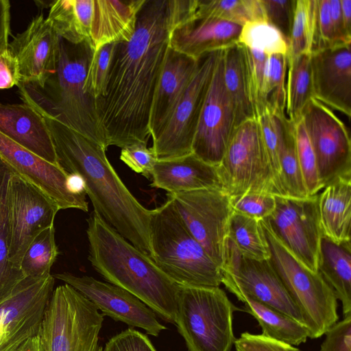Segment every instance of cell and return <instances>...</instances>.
Here are the masks:
<instances>
[{
	"label": "cell",
	"mask_w": 351,
	"mask_h": 351,
	"mask_svg": "<svg viewBox=\"0 0 351 351\" xmlns=\"http://www.w3.org/2000/svg\"><path fill=\"white\" fill-rule=\"evenodd\" d=\"M152 187L167 193L222 188L217 167L193 153L169 160H157L152 173Z\"/></svg>",
	"instance_id": "484cf974"
},
{
	"label": "cell",
	"mask_w": 351,
	"mask_h": 351,
	"mask_svg": "<svg viewBox=\"0 0 351 351\" xmlns=\"http://www.w3.org/2000/svg\"><path fill=\"white\" fill-rule=\"evenodd\" d=\"M287 55L268 56L263 86V100L266 109L285 114Z\"/></svg>",
	"instance_id": "ab89813d"
},
{
	"label": "cell",
	"mask_w": 351,
	"mask_h": 351,
	"mask_svg": "<svg viewBox=\"0 0 351 351\" xmlns=\"http://www.w3.org/2000/svg\"><path fill=\"white\" fill-rule=\"evenodd\" d=\"M241 302L244 304L245 311L257 320L264 337L293 346L309 338L308 327L287 314L249 297Z\"/></svg>",
	"instance_id": "f546056e"
},
{
	"label": "cell",
	"mask_w": 351,
	"mask_h": 351,
	"mask_svg": "<svg viewBox=\"0 0 351 351\" xmlns=\"http://www.w3.org/2000/svg\"><path fill=\"white\" fill-rule=\"evenodd\" d=\"M195 18H213L241 25L265 20L260 0H195L189 19Z\"/></svg>",
	"instance_id": "d6a6232c"
},
{
	"label": "cell",
	"mask_w": 351,
	"mask_h": 351,
	"mask_svg": "<svg viewBox=\"0 0 351 351\" xmlns=\"http://www.w3.org/2000/svg\"><path fill=\"white\" fill-rule=\"evenodd\" d=\"M54 285L52 275L25 278L0 302V351H19L39 333Z\"/></svg>",
	"instance_id": "e0dca14e"
},
{
	"label": "cell",
	"mask_w": 351,
	"mask_h": 351,
	"mask_svg": "<svg viewBox=\"0 0 351 351\" xmlns=\"http://www.w3.org/2000/svg\"><path fill=\"white\" fill-rule=\"evenodd\" d=\"M173 21L171 0H145L131 39L116 43L105 94L96 100L108 146L147 143L152 100Z\"/></svg>",
	"instance_id": "6da1fadb"
},
{
	"label": "cell",
	"mask_w": 351,
	"mask_h": 351,
	"mask_svg": "<svg viewBox=\"0 0 351 351\" xmlns=\"http://www.w3.org/2000/svg\"><path fill=\"white\" fill-rule=\"evenodd\" d=\"M239 310L219 287L180 286L176 326L189 351H231Z\"/></svg>",
	"instance_id": "ba28073f"
},
{
	"label": "cell",
	"mask_w": 351,
	"mask_h": 351,
	"mask_svg": "<svg viewBox=\"0 0 351 351\" xmlns=\"http://www.w3.org/2000/svg\"><path fill=\"white\" fill-rule=\"evenodd\" d=\"M269 250V262L300 310L309 338L322 337L338 319L337 298L321 274L299 261L260 220Z\"/></svg>",
	"instance_id": "52a82bcc"
},
{
	"label": "cell",
	"mask_w": 351,
	"mask_h": 351,
	"mask_svg": "<svg viewBox=\"0 0 351 351\" xmlns=\"http://www.w3.org/2000/svg\"><path fill=\"white\" fill-rule=\"evenodd\" d=\"M252 103L257 117L266 110L263 100V86L268 56L247 47Z\"/></svg>",
	"instance_id": "ee69618b"
},
{
	"label": "cell",
	"mask_w": 351,
	"mask_h": 351,
	"mask_svg": "<svg viewBox=\"0 0 351 351\" xmlns=\"http://www.w3.org/2000/svg\"><path fill=\"white\" fill-rule=\"evenodd\" d=\"M230 197L234 211L258 220L270 216L276 207L275 195L271 194L250 193Z\"/></svg>",
	"instance_id": "7bdbcfd3"
},
{
	"label": "cell",
	"mask_w": 351,
	"mask_h": 351,
	"mask_svg": "<svg viewBox=\"0 0 351 351\" xmlns=\"http://www.w3.org/2000/svg\"><path fill=\"white\" fill-rule=\"evenodd\" d=\"M217 169L222 188L230 197L250 193L278 195L256 118L234 129Z\"/></svg>",
	"instance_id": "30bf717a"
},
{
	"label": "cell",
	"mask_w": 351,
	"mask_h": 351,
	"mask_svg": "<svg viewBox=\"0 0 351 351\" xmlns=\"http://www.w3.org/2000/svg\"><path fill=\"white\" fill-rule=\"evenodd\" d=\"M222 51L202 110L192 147L195 155L215 167L220 164L236 128L234 108L223 81Z\"/></svg>",
	"instance_id": "ac0fdd59"
},
{
	"label": "cell",
	"mask_w": 351,
	"mask_h": 351,
	"mask_svg": "<svg viewBox=\"0 0 351 351\" xmlns=\"http://www.w3.org/2000/svg\"><path fill=\"white\" fill-rule=\"evenodd\" d=\"M328 2L337 45L351 44V35L344 26L340 0H328Z\"/></svg>",
	"instance_id": "f5cc1de1"
},
{
	"label": "cell",
	"mask_w": 351,
	"mask_h": 351,
	"mask_svg": "<svg viewBox=\"0 0 351 351\" xmlns=\"http://www.w3.org/2000/svg\"><path fill=\"white\" fill-rule=\"evenodd\" d=\"M104 351H156L147 335L128 328L110 338Z\"/></svg>",
	"instance_id": "c3c4849f"
},
{
	"label": "cell",
	"mask_w": 351,
	"mask_h": 351,
	"mask_svg": "<svg viewBox=\"0 0 351 351\" xmlns=\"http://www.w3.org/2000/svg\"><path fill=\"white\" fill-rule=\"evenodd\" d=\"M336 45H338L335 38L328 0H316L315 25L311 53Z\"/></svg>",
	"instance_id": "7dc6e473"
},
{
	"label": "cell",
	"mask_w": 351,
	"mask_h": 351,
	"mask_svg": "<svg viewBox=\"0 0 351 351\" xmlns=\"http://www.w3.org/2000/svg\"><path fill=\"white\" fill-rule=\"evenodd\" d=\"M313 97L311 54L287 56L285 114L293 123L301 119L307 103Z\"/></svg>",
	"instance_id": "1f68e13d"
},
{
	"label": "cell",
	"mask_w": 351,
	"mask_h": 351,
	"mask_svg": "<svg viewBox=\"0 0 351 351\" xmlns=\"http://www.w3.org/2000/svg\"><path fill=\"white\" fill-rule=\"evenodd\" d=\"M145 0H56L47 20L58 35L72 44L86 43L93 51L131 39Z\"/></svg>",
	"instance_id": "8992f818"
},
{
	"label": "cell",
	"mask_w": 351,
	"mask_h": 351,
	"mask_svg": "<svg viewBox=\"0 0 351 351\" xmlns=\"http://www.w3.org/2000/svg\"><path fill=\"white\" fill-rule=\"evenodd\" d=\"M238 43L267 56L287 55L289 52L287 39L274 26L263 19L246 22L242 26Z\"/></svg>",
	"instance_id": "8d00e7d4"
},
{
	"label": "cell",
	"mask_w": 351,
	"mask_h": 351,
	"mask_svg": "<svg viewBox=\"0 0 351 351\" xmlns=\"http://www.w3.org/2000/svg\"><path fill=\"white\" fill-rule=\"evenodd\" d=\"M229 239L244 256L267 260L270 254L260 220L233 211L229 223Z\"/></svg>",
	"instance_id": "836d02e7"
},
{
	"label": "cell",
	"mask_w": 351,
	"mask_h": 351,
	"mask_svg": "<svg viewBox=\"0 0 351 351\" xmlns=\"http://www.w3.org/2000/svg\"><path fill=\"white\" fill-rule=\"evenodd\" d=\"M116 43L105 45L93 51L90 59L85 80V90L96 100L105 94Z\"/></svg>",
	"instance_id": "b9f144b4"
},
{
	"label": "cell",
	"mask_w": 351,
	"mask_h": 351,
	"mask_svg": "<svg viewBox=\"0 0 351 351\" xmlns=\"http://www.w3.org/2000/svg\"><path fill=\"white\" fill-rule=\"evenodd\" d=\"M58 254L52 226L38 234L25 250L20 265L25 278L40 279L51 275Z\"/></svg>",
	"instance_id": "e575fe53"
},
{
	"label": "cell",
	"mask_w": 351,
	"mask_h": 351,
	"mask_svg": "<svg viewBox=\"0 0 351 351\" xmlns=\"http://www.w3.org/2000/svg\"><path fill=\"white\" fill-rule=\"evenodd\" d=\"M93 50L86 43L72 44L60 38L55 73L43 89L19 84L25 103L36 105L86 137L109 147L100 121L96 99L85 90V80Z\"/></svg>",
	"instance_id": "277c9868"
},
{
	"label": "cell",
	"mask_w": 351,
	"mask_h": 351,
	"mask_svg": "<svg viewBox=\"0 0 351 351\" xmlns=\"http://www.w3.org/2000/svg\"><path fill=\"white\" fill-rule=\"evenodd\" d=\"M10 2L0 0V54L8 49L10 34Z\"/></svg>",
	"instance_id": "db71d44e"
},
{
	"label": "cell",
	"mask_w": 351,
	"mask_h": 351,
	"mask_svg": "<svg viewBox=\"0 0 351 351\" xmlns=\"http://www.w3.org/2000/svg\"><path fill=\"white\" fill-rule=\"evenodd\" d=\"M196 60L169 47L154 92L149 120L153 141L167 125L198 67Z\"/></svg>",
	"instance_id": "603a6c76"
},
{
	"label": "cell",
	"mask_w": 351,
	"mask_h": 351,
	"mask_svg": "<svg viewBox=\"0 0 351 351\" xmlns=\"http://www.w3.org/2000/svg\"><path fill=\"white\" fill-rule=\"evenodd\" d=\"M0 160L51 198L60 209L76 208L88 212L86 195L71 193L66 186L68 173L0 132Z\"/></svg>",
	"instance_id": "44dd1931"
},
{
	"label": "cell",
	"mask_w": 351,
	"mask_h": 351,
	"mask_svg": "<svg viewBox=\"0 0 351 351\" xmlns=\"http://www.w3.org/2000/svg\"><path fill=\"white\" fill-rule=\"evenodd\" d=\"M222 62L224 84L234 108L237 128L247 119L256 118L251 99L245 47L237 42L226 48L222 51Z\"/></svg>",
	"instance_id": "f1b7e54d"
},
{
	"label": "cell",
	"mask_w": 351,
	"mask_h": 351,
	"mask_svg": "<svg viewBox=\"0 0 351 351\" xmlns=\"http://www.w3.org/2000/svg\"><path fill=\"white\" fill-rule=\"evenodd\" d=\"M324 335L320 351H351V314L334 324Z\"/></svg>",
	"instance_id": "681fc988"
},
{
	"label": "cell",
	"mask_w": 351,
	"mask_h": 351,
	"mask_svg": "<svg viewBox=\"0 0 351 351\" xmlns=\"http://www.w3.org/2000/svg\"><path fill=\"white\" fill-rule=\"evenodd\" d=\"M29 105L46 122L59 165L68 173L84 178L94 211L151 258V210L144 207L121 180L106 156V149L40 107Z\"/></svg>",
	"instance_id": "7a4b0ae2"
},
{
	"label": "cell",
	"mask_w": 351,
	"mask_h": 351,
	"mask_svg": "<svg viewBox=\"0 0 351 351\" xmlns=\"http://www.w3.org/2000/svg\"><path fill=\"white\" fill-rule=\"evenodd\" d=\"M60 45V37L47 19L42 13L36 16L8 45L19 64V84L43 89L56 70Z\"/></svg>",
	"instance_id": "ffe728a7"
},
{
	"label": "cell",
	"mask_w": 351,
	"mask_h": 351,
	"mask_svg": "<svg viewBox=\"0 0 351 351\" xmlns=\"http://www.w3.org/2000/svg\"><path fill=\"white\" fill-rule=\"evenodd\" d=\"M315 154L322 188L341 178H351L348 130L333 111L311 98L301 117Z\"/></svg>",
	"instance_id": "5bb4252c"
},
{
	"label": "cell",
	"mask_w": 351,
	"mask_h": 351,
	"mask_svg": "<svg viewBox=\"0 0 351 351\" xmlns=\"http://www.w3.org/2000/svg\"><path fill=\"white\" fill-rule=\"evenodd\" d=\"M243 25L213 18H195L172 27L169 47L198 60L237 43Z\"/></svg>",
	"instance_id": "cb8c5ba5"
},
{
	"label": "cell",
	"mask_w": 351,
	"mask_h": 351,
	"mask_svg": "<svg viewBox=\"0 0 351 351\" xmlns=\"http://www.w3.org/2000/svg\"><path fill=\"white\" fill-rule=\"evenodd\" d=\"M318 194V211L323 235L336 243L350 241L351 178H341Z\"/></svg>",
	"instance_id": "4316f807"
},
{
	"label": "cell",
	"mask_w": 351,
	"mask_h": 351,
	"mask_svg": "<svg viewBox=\"0 0 351 351\" xmlns=\"http://www.w3.org/2000/svg\"><path fill=\"white\" fill-rule=\"evenodd\" d=\"M66 186L68 190L74 195H86L85 181L84 178L77 173H68Z\"/></svg>",
	"instance_id": "11a10c76"
},
{
	"label": "cell",
	"mask_w": 351,
	"mask_h": 351,
	"mask_svg": "<svg viewBox=\"0 0 351 351\" xmlns=\"http://www.w3.org/2000/svg\"><path fill=\"white\" fill-rule=\"evenodd\" d=\"M265 20L289 41L296 0H260Z\"/></svg>",
	"instance_id": "f6af8a7d"
},
{
	"label": "cell",
	"mask_w": 351,
	"mask_h": 351,
	"mask_svg": "<svg viewBox=\"0 0 351 351\" xmlns=\"http://www.w3.org/2000/svg\"><path fill=\"white\" fill-rule=\"evenodd\" d=\"M340 3L346 30L351 35V0H340Z\"/></svg>",
	"instance_id": "6f0895ef"
},
{
	"label": "cell",
	"mask_w": 351,
	"mask_h": 351,
	"mask_svg": "<svg viewBox=\"0 0 351 351\" xmlns=\"http://www.w3.org/2000/svg\"><path fill=\"white\" fill-rule=\"evenodd\" d=\"M273 213L264 220L280 242L304 265L317 272L322 236L318 194L305 198L277 196Z\"/></svg>",
	"instance_id": "9a60e30c"
},
{
	"label": "cell",
	"mask_w": 351,
	"mask_h": 351,
	"mask_svg": "<svg viewBox=\"0 0 351 351\" xmlns=\"http://www.w3.org/2000/svg\"><path fill=\"white\" fill-rule=\"evenodd\" d=\"M120 160L134 172L151 179L157 158L147 143L138 142L121 148Z\"/></svg>",
	"instance_id": "bcb514c9"
},
{
	"label": "cell",
	"mask_w": 351,
	"mask_h": 351,
	"mask_svg": "<svg viewBox=\"0 0 351 351\" xmlns=\"http://www.w3.org/2000/svg\"><path fill=\"white\" fill-rule=\"evenodd\" d=\"M186 228L221 268L228 251L233 209L223 188L167 193Z\"/></svg>",
	"instance_id": "8fae6325"
},
{
	"label": "cell",
	"mask_w": 351,
	"mask_h": 351,
	"mask_svg": "<svg viewBox=\"0 0 351 351\" xmlns=\"http://www.w3.org/2000/svg\"><path fill=\"white\" fill-rule=\"evenodd\" d=\"M221 269V284L239 300L253 298L306 325L300 310L269 259L245 256L228 239L227 256Z\"/></svg>",
	"instance_id": "7c38bea8"
},
{
	"label": "cell",
	"mask_w": 351,
	"mask_h": 351,
	"mask_svg": "<svg viewBox=\"0 0 351 351\" xmlns=\"http://www.w3.org/2000/svg\"><path fill=\"white\" fill-rule=\"evenodd\" d=\"M87 222L88 259L96 271L176 325L180 286L97 213Z\"/></svg>",
	"instance_id": "3957f363"
},
{
	"label": "cell",
	"mask_w": 351,
	"mask_h": 351,
	"mask_svg": "<svg viewBox=\"0 0 351 351\" xmlns=\"http://www.w3.org/2000/svg\"><path fill=\"white\" fill-rule=\"evenodd\" d=\"M19 351H45L40 334L27 340Z\"/></svg>",
	"instance_id": "9f6ffc18"
},
{
	"label": "cell",
	"mask_w": 351,
	"mask_h": 351,
	"mask_svg": "<svg viewBox=\"0 0 351 351\" xmlns=\"http://www.w3.org/2000/svg\"><path fill=\"white\" fill-rule=\"evenodd\" d=\"M9 258L19 269L23 256L34 238L54 226L58 205L38 187L11 172L8 182Z\"/></svg>",
	"instance_id": "2e32d148"
},
{
	"label": "cell",
	"mask_w": 351,
	"mask_h": 351,
	"mask_svg": "<svg viewBox=\"0 0 351 351\" xmlns=\"http://www.w3.org/2000/svg\"><path fill=\"white\" fill-rule=\"evenodd\" d=\"M316 16V0H296L289 41L288 57L311 53Z\"/></svg>",
	"instance_id": "f35d334b"
},
{
	"label": "cell",
	"mask_w": 351,
	"mask_h": 351,
	"mask_svg": "<svg viewBox=\"0 0 351 351\" xmlns=\"http://www.w3.org/2000/svg\"><path fill=\"white\" fill-rule=\"evenodd\" d=\"M317 271L334 291L343 317L351 314V243H336L322 234Z\"/></svg>",
	"instance_id": "83f0119b"
},
{
	"label": "cell",
	"mask_w": 351,
	"mask_h": 351,
	"mask_svg": "<svg viewBox=\"0 0 351 351\" xmlns=\"http://www.w3.org/2000/svg\"><path fill=\"white\" fill-rule=\"evenodd\" d=\"M151 258L181 287H218L221 269L186 228L171 197L151 210Z\"/></svg>",
	"instance_id": "5b68a950"
},
{
	"label": "cell",
	"mask_w": 351,
	"mask_h": 351,
	"mask_svg": "<svg viewBox=\"0 0 351 351\" xmlns=\"http://www.w3.org/2000/svg\"><path fill=\"white\" fill-rule=\"evenodd\" d=\"M234 345L236 351H302L295 346L248 332L241 334Z\"/></svg>",
	"instance_id": "f907efd6"
},
{
	"label": "cell",
	"mask_w": 351,
	"mask_h": 351,
	"mask_svg": "<svg viewBox=\"0 0 351 351\" xmlns=\"http://www.w3.org/2000/svg\"><path fill=\"white\" fill-rule=\"evenodd\" d=\"M294 124V134L298 160L308 196L318 194L321 185L314 152L302 119Z\"/></svg>",
	"instance_id": "60d3db41"
},
{
	"label": "cell",
	"mask_w": 351,
	"mask_h": 351,
	"mask_svg": "<svg viewBox=\"0 0 351 351\" xmlns=\"http://www.w3.org/2000/svg\"><path fill=\"white\" fill-rule=\"evenodd\" d=\"M11 172L0 160V302L25 278L22 271L14 267L9 258L8 182Z\"/></svg>",
	"instance_id": "4dcf8cb0"
},
{
	"label": "cell",
	"mask_w": 351,
	"mask_h": 351,
	"mask_svg": "<svg viewBox=\"0 0 351 351\" xmlns=\"http://www.w3.org/2000/svg\"><path fill=\"white\" fill-rule=\"evenodd\" d=\"M256 119L273 173L277 196H283L280 186V156L287 117L266 109Z\"/></svg>",
	"instance_id": "74e56055"
},
{
	"label": "cell",
	"mask_w": 351,
	"mask_h": 351,
	"mask_svg": "<svg viewBox=\"0 0 351 351\" xmlns=\"http://www.w3.org/2000/svg\"><path fill=\"white\" fill-rule=\"evenodd\" d=\"M0 132L47 162L59 165L47 123L30 105L0 102Z\"/></svg>",
	"instance_id": "d4e9b609"
},
{
	"label": "cell",
	"mask_w": 351,
	"mask_h": 351,
	"mask_svg": "<svg viewBox=\"0 0 351 351\" xmlns=\"http://www.w3.org/2000/svg\"><path fill=\"white\" fill-rule=\"evenodd\" d=\"M351 44L311 53L313 98L330 109L351 116Z\"/></svg>",
	"instance_id": "7402d4cb"
},
{
	"label": "cell",
	"mask_w": 351,
	"mask_h": 351,
	"mask_svg": "<svg viewBox=\"0 0 351 351\" xmlns=\"http://www.w3.org/2000/svg\"><path fill=\"white\" fill-rule=\"evenodd\" d=\"M52 276L79 291L104 316L142 328L154 337L167 329L158 321L156 313L149 307L118 286L101 282L91 276H78L69 272Z\"/></svg>",
	"instance_id": "d6986e66"
},
{
	"label": "cell",
	"mask_w": 351,
	"mask_h": 351,
	"mask_svg": "<svg viewBox=\"0 0 351 351\" xmlns=\"http://www.w3.org/2000/svg\"><path fill=\"white\" fill-rule=\"evenodd\" d=\"M20 82L19 64L8 49L0 54V89H8Z\"/></svg>",
	"instance_id": "816d5d0a"
},
{
	"label": "cell",
	"mask_w": 351,
	"mask_h": 351,
	"mask_svg": "<svg viewBox=\"0 0 351 351\" xmlns=\"http://www.w3.org/2000/svg\"><path fill=\"white\" fill-rule=\"evenodd\" d=\"M221 51L199 58L198 67L167 125L152 147L157 160H169L192 152L202 110Z\"/></svg>",
	"instance_id": "4fadbf2b"
},
{
	"label": "cell",
	"mask_w": 351,
	"mask_h": 351,
	"mask_svg": "<svg viewBox=\"0 0 351 351\" xmlns=\"http://www.w3.org/2000/svg\"><path fill=\"white\" fill-rule=\"evenodd\" d=\"M104 315L64 283L53 291L39 334L45 351H104L99 334Z\"/></svg>",
	"instance_id": "9c48e42d"
},
{
	"label": "cell",
	"mask_w": 351,
	"mask_h": 351,
	"mask_svg": "<svg viewBox=\"0 0 351 351\" xmlns=\"http://www.w3.org/2000/svg\"><path fill=\"white\" fill-rule=\"evenodd\" d=\"M280 186L283 196L293 198L309 197L304 183L297 156L294 124L288 119L280 156Z\"/></svg>",
	"instance_id": "d590c367"
}]
</instances>
